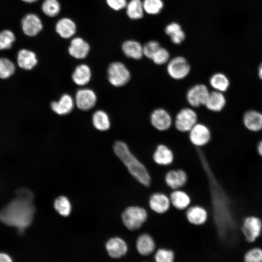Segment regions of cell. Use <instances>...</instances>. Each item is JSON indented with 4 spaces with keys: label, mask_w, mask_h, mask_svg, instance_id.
<instances>
[{
    "label": "cell",
    "mask_w": 262,
    "mask_h": 262,
    "mask_svg": "<svg viewBox=\"0 0 262 262\" xmlns=\"http://www.w3.org/2000/svg\"><path fill=\"white\" fill-rule=\"evenodd\" d=\"M16 197L0 211V222L16 228L22 234L32 224L35 207L33 194L30 190L21 188L16 193Z\"/></svg>",
    "instance_id": "cell-1"
},
{
    "label": "cell",
    "mask_w": 262,
    "mask_h": 262,
    "mask_svg": "<svg viewBox=\"0 0 262 262\" xmlns=\"http://www.w3.org/2000/svg\"><path fill=\"white\" fill-rule=\"evenodd\" d=\"M114 150L131 175L141 184L149 186L151 179L148 171L131 151L128 145L123 141H116L114 144Z\"/></svg>",
    "instance_id": "cell-2"
},
{
    "label": "cell",
    "mask_w": 262,
    "mask_h": 262,
    "mask_svg": "<svg viewBox=\"0 0 262 262\" xmlns=\"http://www.w3.org/2000/svg\"><path fill=\"white\" fill-rule=\"evenodd\" d=\"M147 211L138 206H131L126 208L122 214L125 226L130 230H136L141 228L147 219Z\"/></svg>",
    "instance_id": "cell-3"
},
{
    "label": "cell",
    "mask_w": 262,
    "mask_h": 262,
    "mask_svg": "<svg viewBox=\"0 0 262 262\" xmlns=\"http://www.w3.org/2000/svg\"><path fill=\"white\" fill-rule=\"evenodd\" d=\"M131 73L126 66L120 62L111 63L108 68V78L110 83L115 87H121L130 81Z\"/></svg>",
    "instance_id": "cell-4"
},
{
    "label": "cell",
    "mask_w": 262,
    "mask_h": 262,
    "mask_svg": "<svg viewBox=\"0 0 262 262\" xmlns=\"http://www.w3.org/2000/svg\"><path fill=\"white\" fill-rule=\"evenodd\" d=\"M197 114L193 109L184 107L176 114L174 122V126L178 131L187 132L197 123Z\"/></svg>",
    "instance_id": "cell-5"
},
{
    "label": "cell",
    "mask_w": 262,
    "mask_h": 262,
    "mask_svg": "<svg viewBox=\"0 0 262 262\" xmlns=\"http://www.w3.org/2000/svg\"><path fill=\"white\" fill-rule=\"evenodd\" d=\"M191 70L190 65L186 58L182 56H176L169 61L166 71L173 79L181 80L186 78Z\"/></svg>",
    "instance_id": "cell-6"
},
{
    "label": "cell",
    "mask_w": 262,
    "mask_h": 262,
    "mask_svg": "<svg viewBox=\"0 0 262 262\" xmlns=\"http://www.w3.org/2000/svg\"><path fill=\"white\" fill-rule=\"evenodd\" d=\"M210 91L207 86L202 83L195 84L189 88L186 94L188 104L194 108L205 105Z\"/></svg>",
    "instance_id": "cell-7"
},
{
    "label": "cell",
    "mask_w": 262,
    "mask_h": 262,
    "mask_svg": "<svg viewBox=\"0 0 262 262\" xmlns=\"http://www.w3.org/2000/svg\"><path fill=\"white\" fill-rule=\"evenodd\" d=\"M188 132L190 141L197 147L207 145L211 139L210 129L203 123L197 122Z\"/></svg>",
    "instance_id": "cell-8"
},
{
    "label": "cell",
    "mask_w": 262,
    "mask_h": 262,
    "mask_svg": "<svg viewBox=\"0 0 262 262\" xmlns=\"http://www.w3.org/2000/svg\"><path fill=\"white\" fill-rule=\"evenodd\" d=\"M151 125L157 130L165 131L172 126L173 120L170 114L165 109L157 108L152 111L149 117Z\"/></svg>",
    "instance_id": "cell-9"
},
{
    "label": "cell",
    "mask_w": 262,
    "mask_h": 262,
    "mask_svg": "<svg viewBox=\"0 0 262 262\" xmlns=\"http://www.w3.org/2000/svg\"><path fill=\"white\" fill-rule=\"evenodd\" d=\"M262 229L261 220L255 216L248 217L244 220L242 232L248 242H254L260 235Z\"/></svg>",
    "instance_id": "cell-10"
},
{
    "label": "cell",
    "mask_w": 262,
    "mask_h": 262,
    "mask_svg": "<svg viewBox=\"0 0 262 262\" xmlns=\"http://www.w3.org/2000/svg\"><path fill=\"white\" fill-rule=\"evenodd\" d=\"M23 33L27 36L36 35L42 29L43 24L39 17L34 14H28L22 19Z\"/></svg>",
    "instance_id": "cell-11"
},
{
    "label": "cell",
    "mask_w": 262,
    "mask_h": 262,
    "mask_svg": "<svg viewBox=\"0 0 262 262\" xmlns=\"http://www.w3.org/2000/svg\"><path fill=\"white\" fill-rule=\"evenodd\" d=\"M75 101L78 108L82 110L87 111L96 104L97 96L95 92L90 89L79 90L76 94Z\"/></svg>",
    "instance_id": "cell-12"
},
{
    "label": "cell",
    "mask_w": 262,
    "mask_h": 262,
    "mask_svg": "<svg viewBox=\"0 0 262 262\" xmlns=\"http://www.w3.org/2000/svg\"><path fill=\"white\" fill-rule=\"evenodd\" d=\"M243 122L248 130L259 131L262 130V113L255 110L247 111L243 115Z\"/></svg>",
    "instance_id": "cell-13"
},
{
    "label": "cell",
    "mask_w": 262,
    "mask_h": 262,
    "mask_svg": "<svg viewBox=\"0 0 262 262\" xmlns=\"http://www.w3.org/2000/svg\"><path fill=\"white\" fill-rule=\"evenodd\" d=\"M90 50L87 42L80 37L73 39L68 48L70 55L77 59H83L87 56Z\"/></svg>",
    "instance_id": "cell-14"
},
{
    "label": "cell",
    "mask_w": 262,
    "mask_h": 262,
    "mask_svg": "<svg viewBox=\"0 0 262 262\" xmlns=\"http://www.w3.org/2000/svg\"><path fill=\"white\" fill-rule=\"evenodd\" d=\"M106 248L109 256L113 258L123 256L128 249L125 242L118 237L110 239L106 244Z\"/></svg>",
    "instance_id": "cell-15"
},
{
    "label": "cell",
    "mask_w": 262,
    "mask_h": 262,
    "mask_svg": "<svg viewBox=\"0 0 262 262\" xmlns=\"http://www.w3.org/2000/svg\"><path fill=\"white\" fill-rule=\"evenodd\" d=\"M17 63L21 68L29 70L37 65V59L33 51L27 49H22L18 52Z\"/></svg>",
    "instance_id": "cell-16"
},
{
    "label": "cell",
    "mask_w": 262,
    "mask_h": 262,
    "mask_svg": "<svg viewBox=\"0 0 262 262\" xmlns=\"http://www.w3.org/2000/svg\"><path fill=\"white\" fill-rule=\"evenodd\" d=\"M153 159L159 165H169L173 161V153L166 145L160 144L158 145L154 152Z\"/></svg>",
    "instance_id": "cell-17"
},
{
    "label": "cell",
    "mask_w": 262,
    "mask_h": 262,
    "mask_svg": "<svg viewBox=\"0 0 262 262\" xmlns=\"http://www.w3.org/2000/svg\"><path fill=\"white\" fill-rule=\"evenodd\" d=\"M226 99L223 92L214 90L210 92L205 106L209 111L219 112L225 107Z\"/></svg>",
    "instance_id": "cell-18"
},
{
    "label": "cell",
    "mask_w": 262,
    "mask_h": 262,
    "mask_svg": "<svg viewBox=\"0 0 262 262\" xmlns=\"http://www.w3.org/2000/svg\"><path fill=\"white\" fill-rule=\"evenodd\" d=\"M74 100L68 94L63 95L60 99L57 101H53L51 103L52 110L60 115H65L69 113L74 107Z\"/></svg>",
    "instance_id": "cell-19"
},
{
    "label": "cell",
    "mask_w": 262,
    "mask_h": 262,
    "mask_svg": "<svg viewBox=\"0 0 262 262\" xmlns=\"http://www.w3.org/2000/svg\"><path fill=\"white\" fill-rule=\"evenodd\" d=\"M122 49L124 54L130 58L138 60L144 56L143 46L135 40H129L124 42Z\"/></svg>",
    "instance_id": "cell-20"
},
{
    "label": "cell",
    "mask_w": 262,
    "mask_h": 262,
    "mask_svg": "<svg viewBox=\"0 0 262 262\" xmlns=\"http://www.w3.org/2000/svg\"><path fill=\"white\" fill-rule=\"evenodd\" d=\"M149 206L155 212L162 213L166 212L170 206V200L165 195L155 193L149 198Z\"/></svg>",
    "instance_id": "cell-21"
},
{
    "label": "cell",
    "mask_w": 262,
    "mask_h": 262,
    "mask_svg": "<svg viewBox=\"0 0 262 262\" xmlns=\"http://www.w3.org/2000/svg\"><path fill=\"white\" fill-rule=\"evenodd\" d=\"M55 30L57 33L63 38H69L72 36L76 31L75 23L71 19L62 18L56 24Z\"/></svg>",
    "instance_id": "cell-22"
},
{
    "label": "cell",
    "mask_w": 262,
    "mask_h": 262,
    "mask_svg": "<svg viewBox=\"0 0 262 262\" xmlns=\"http://www.w3.org/2000/svg\"><path fill=\"white\" fill-rule=\"evenodd\" d=\"M165 179L168 186L172 189H176L183 186L185 184L187 177L184 171L179 169L168 172Z\"/></svg>",
    "instance_id": "cell-23"
},
{
    "label": "cell",
    "mask_w": 262,
    "mask_h": 262,
    "mask_svg": "<svg viewBox=\"0 0 262 262\" xmlns=\"http://www.w3.org/2000/svg\"><path fill=\"white\" fill-rule=\"evenodd\" d=\"M136 248L140 254L149 255L155 249V242L150 235L147 233L143 234L137 240Z\"/></svg>",
    "instance_id": "cell-24"
},
{
    "label": "cell",
    "mask_w": 262,
    "mask_h": 262,
    "mask_svg": "<svg viewBox=\"0 0 262 262\" xmlns=\"http://www.w3.org/2000/svg\"><path fill=\"white\" fill-rule=\"evenodd\" d=\"M91 77V72L90 67L85 64H82L77 66L72 78L76 84L82 86L89 82Z\"/></svg>",
    "instance_id": "cell-25"
},
{
    "label": "cell",
    "mask_w": 262,
    "mask_h": 262,
    "mask_svg": "<svg viewBox=\"0 0 262 262\" xmlns=\"http://www.w3.org/2000/svg\"><path fill=\"white\" fill-rule=\"evenodd\" d=\"M186 217L191 223L196 225H201L205 222L207 218L206 210L197 206L190 207L186 212Z\"/></svg>",
    "instance_id": "cell-26"
},
{
    "label": "cell",
    "mask_w": 262,
    "mask_h": 262,
    "mask_svg": "<svg viewBox=\"0 0 262 262\" xmlns=\"http://www.w3.org/2000/svg\"><path fill=\"white\" fill-rule=\"evenodd\" d=\"M209 83L214 90L224 93L228 89L230 82L226 75L217 72L211 76L209 79Z\"/></svg>",
    "instance_id": "cell-27"
},
{
    "label": "cell",
    "mask_w": 262,
    "mask_h": 262,
    "mask_svg": "<svg viewBox=\"0 0 262 262\" xmlns=\"http://www.w3.org/2000/svg\"><path fill=\"white\" fill-rule=\"evenodd\" d=\"M126 7L127 15L130 18L137 20L143 17L144 9L141 0H131Z\"/></svg>",
    "instance_id": "cell-28"
},
{
    "label": "cell",
    "mask_w": 262,
    "mask_h": 262,
    "mask_svg": "<svg viewBox=\"0 0 262 262\" xmlns=\"http://www.w3.org/2000/svg\"><path fill=\"white\" fill-rule=\"evenodd\" d=\"M94 126L98 130L104 131L110 127V121L108 115L103 111L98 110L93 115Z\"/></svg>",
    "instance_id": "cell-29"
},
{
    "label": "cell",
    "mask_w": 262,
    "mask_h": 262,
    "mask_svg": "<svg viewBox=\"0 0 262 262\" xmlns=\"http://www.w3.org/2000/svg\"><path fill=\"white\" fill-rule=\"evenodd\" d=\"M170 200L174 206L179 210L187 208L190 203L188 195L181 191H175L170 195Z\"/></svg>",
    "instance_id": "cell-30"
},
{
    "label": "cell",
    "mask_w": 262,
    "mask_h": 262,
    "mask_svg": "<svg viewBox=\"0 0 262 262\" xmlns=\"http://www.w3.org/2000/svg\"><path fill=\"white\" fill-rule=\"evenodd\" d=\"M16 70L14 64L9 59L0 58V79L6 80L12 76Z\"/></svg>",
    "instance_id": "cell-31"
},
{
    "label": "cell",
    "mask_w": 262,
    "mask_h": 262,
    "mask_svg": "<svg viewBox=\"0 0 262 262\" xmlns=\"http://www.w3.org/2000/svg\"><path fill=\"white\" fill-rule=\"evenodd\" d=\"M54 207L61 215L67 216L71 211V205L68 198L65 196H60L54 201Z\"/></svg>",
    "instance_id": "cell-32"
},
{
    "label": "cell",
    "mask_w": 262,
    "mask_h": 262,
    "mask_svg": "<svg viewBox=\"0 0 262 262\" xmlns=\"http://www.w3.org/2000/svg\"><path fill=\"white\" fill-rule=\"evenodd\" d=\"M41 9L44 14L52 17L59 14L61 6L57 0H45L42 4Z\"/></svg>",
    "instance_id": "cell-33"
},
{
    "label": "cell",
    "mask_w": 262,
    "mask_h": 262,
    "mask_svg": "<svg viewBox=\"0 0 262 262\" xmlns=\"http://www.w3.org/2000/svg\"><path fill=\"white\" fill-rule=\"evenodd\" d=\"M143 5L145 12L153 15L160 13L164 7L162 0H144Z\"/></svg>",
    "instance_id": "cell-34"
},
{
    "label": "cell",
    "mask_w": 262,
    "mask_h": 262,
    "mask_svg": "<svg viewBox=\"0 0 262 262\" xmlns=\"http://www.w3.org/2000/svg\"><path fill=\"white\" fill-rule=\"evenodd\" d=\"M16 36L13 32L5 30L0 32V50L9 49L15 42Z\"/></svg>",
    "instance_id": "cell-35"
},
{
    "label": "cell",
    "mask_w": 262,
    "mask_h": 262,
    "mask_svg": "<svg viewBox=\"0 0 262 262\" xmlns=\"http://www.w3.org/2000/svg\"><path fill=\"white\" fill-rule=\"evenodd\" d=\"M170 54L165 48L160 47L154 54L151 60L157 65H163L169 61Z\"/></svg>",
    "instance_id": "cell-36"
},
{
    "label": "cell",
    "mask_w": 262,
    "mask_h": 262,
    "mask_svg": "<svg viewBox=\"0 0 262 262\" xmlns=\"http://www.w3.org/2000/svg\"><path fill=\"white\" fill-rule=\"evenodd\" d=\"M160 47V44L158 41H149L143 46L144 55L147 58L151 59L154 54Z\"/></svg>",
    "instance_id": "cell-37"
},
{
    "label": "cell",
    "mask_w": 262,
    "mask_h": 262,
    "mask_svg": "<svg viewBox=\"0 0 262 262\" xmlns=\"http://www.w3.org/2000/svg\"><path fill=\"white\" fill-rule=\"evenodd\" d=\"M174 259V254L171 250L159 249L155 255V259L157 262H172Z\"/></svg>",
    "instance_id": "cell-38"
},
{
    "label": "cell",
    "mask_w": 262,
    "mask_h": 262,
    "mask_svg": "<svg viewBox=\"0 0 262 262\" xmlns=\"http://www.w3.org/2000/svg\"><path fill=\"white\" fill-rule=\"evenodd\" d=\"M244 259L246 262H262V250L259 248L250 249L245 255Z\"/></svg>",
    "instance_id": "cell-39"
},
{
    "label": "cell",
    "mask_w": 262,
    "mask_h": 262,
    "mask_svg": "<svg viewBox=\"0 0 262 262\" xmlns=\"http://www.w3.org/2000/svg\"><path fill=\"white\" fill-rule=\"evenodd\" d=\"M107 4L114 10L119 11L127 5L126 0H106Z\"/></svg>",
    "instance_id": "cell-40"
},
{
    "label": "cell",
    "mask_w": 262,
    "mask_h": 262,
    "mask_svg": "<svg viewBox=\"0 0 262 262\" xmlns=\"http://www.w3.org/2000/svg\"><path fill=\"white\" fill-rule=\"evenodd\" d=\"M170 40L175 44H180L185 38V34L182 30H180L170 36Z\"/></svg>",
    "instance_id": "cell-41"
},
{
    "label": "cell",
    "mask_w": 262,
    "mask_h": 262,
    "mask_svg": "<svg viewBox=\"0 0 262 262\" xmlns=\"http://www.w3.org/2000/svg\"><path fill=\"white\" fill-rule=\"evenodd\" d=\"M181 26L177 22H172L168 24L164 29L165 33L168 36H170L173 33L181 30Z\"/></svg>",
    "instance_id": "cell-42"
},
{
    "label": "cell",
    "mask_w": 262,
    "mask_h": 262,
    "mask_svg": "<svg viewBox=\"0 0 262 262\" xmlns=\"http://www.w3.org/2000/svg\"><path fill=\"white\" fill-rule=\"evenodd\" d=\"M12 262V259L9 255L5 253H0V262Z\"/></svg>",
    "instance_id": "cell-43"
},
{
    "label": "cell",
    "mask_w": 262,
    "mask_h": 262,
    "mask_svg": "<svg viewBox=\"0 0 262 262\" xmlns=\"http://www.w3.org/2000/svg\"><path fill=\"white\" fill-rule=\"evenodd\" d=\"M258 153L262 157V141H260L257 145Z\"/></svg>",
    "instance_id": "cell-44"
},
{
    "label": "cell",
    "mask_w": 262,
    "mask_h": 262,
    "mask_svg": "<svg viewBox=\"0 0 262 262\" xmlns=\"http://www.w3.org/2000/svg\"><path fill=\"white\" fill-rule=\"evenodd\" d=\"M258 76L262 81V63L260 65L258 68Z\"/></svg>",
    "instance_id": "cell-45"
},
{
    "label": "cell",
    "mask_w": 262,
    "mask_h": 262,
    "mask_svg": "<svg viewBox=\"0 0 262 262\" xmlns=\"http://www.w3.org/2000/svg\"><path fill=\"white\" fill-rule=\"evenodd\" d=\"M22 1L28 2V3H32L36 1L37 0H22Z\"/></svg>",
    "instance_id": "cell-46"
}]
</instances>
